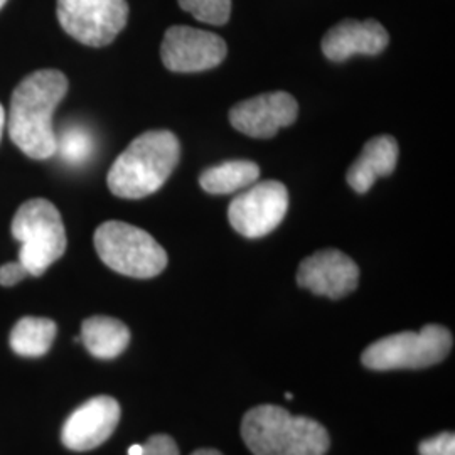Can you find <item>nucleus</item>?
<instances>
[{
	"label": "nucleus",
	"instance_id": "f257e3e1",
	"mask_svg": "<svg viewBox=\"0 0 455 455\" xmlns=\"http://www.w3.org/2000/svg\"><path fill=\"white\" fill-rule=\"evenodd\" d=\"M66 93L68 80L58 69L34 71L14 88L5 124L11 140L28 157L46 161L56 154L52 115Z\"/></svg>",
	"mask_w": 455,
	"mask_h": 455
},
{
	"label": "nucleus",
	"instance_id": "f03ea898",
	"mask_svg": "<svg viewBox=\"0 0 455 455\" xmlns=\"http://www.w3.org/2000/svg\"><path fill=\"white\" fill-rule=\"evenodd\" d=\"M180 144L169 131H148L133 139L112 164L107 184L116 197L142 199L157 193L180 163Z\"/></svg>",
	"mask_w": 455,
	"mask_h": 455
},
{
	"label": "nucleus",
	"instance_id": "7ed1b4c3",
	"mask_svg": "<svg viewBox=\"0 0 455 455\" xmlns=\"http://www.w3.org/2000/svg\"><path fill=\"white\" fill-rule=\"evenodd\" d=\"M242 437L253 455H325L331 445L321 423L276 405L251 408L243 417Z\"/></svg>",
	"mask_w": 455,
	"mask_h": 455
},
{
	"label": "nucleus",
	"instance_id": "20e7f679",
	"mask_svg": "<svg viewBox=\"0 0 455 455\" xmlns=\"http://www.w3.org/2000/svg\"><path fill=\"white\" fill-rule=\"evenodd\" d=\"M11 231L20 243L19 261L29 275H43L66 251L63 218L48 199L26 201L14 214Z\"/></svg>",
	"mask_w": 455,
	"mask_h": 455
},
{
	"label": "nucleus",
	"instance_id": "39448f33",
	"mask_svg": "<svg viewBox=\"0 0 455 455\" xmlns=\"http://www.w3.org/2000/svg\"><path fill=\"white\" fill-rule=\"evenodd\" d=\"M98 257L122 275L152 278L167 267V253L144 229L124 221H105L93 236Z\"/></svg>",
	"mask_w": 455,
	"mask_h": 455
},
{
	"label": "nucleus",
	"instance_id": "423d86ee",
	"mask_svg": "<svg viewBox=\"0 0 455 455\" xmlns=\"http://www.w3.org/2000/svg\"><path fill=\"white\" fill-rule=\"evenodd\" d=\"M452 346L454 338L447 327L428 324L419 332L405 331L373 342L364 349L361 361L374 371L420 370L443 361Z\"/></svg>",
	"mask_w": 455,
	"mask_h": 455
},
{
	"label": "nucleus",
	"instance_id": "0eeeda50",
	"mask_svg": "<svg viewBox=\"0 0 455 455\" xmlns=\"http://www.w3.org/2000/svg\"><path fill=\"white\" fill-rule=\"evenodd\" d=\"M65 33L90 48L108 46L127 26V0H58Z\"/></svg>",
	"mask_w": 455,
	"mask_h": 455
},
{
	"label": "nucleus",
	"instance_id": "6e6552de",
	"mask_svg": "<svg viewBox=\"0 0 455 455\" xmlns=\"http://www.w3.org/2000/svg\"><path fill=\"white\" fill-rule=\"evenodd\" d=\"M289 210V191L280 180H263L236 196L228 210L229 225L246 238L272 233Z\"/></svg>",
	"mask_w": 455,
	"mask_h": 455
},
{
	"label": "nucleus",
	"instance_id": "1a4fd4ad",
	"mask_svg": "<svg viewBox=\"0 0 455 455\" xmlns=\"http://www.w3.org/2000/svg\"><path fill=\"white\" fill-rule=\"evenodd\" d=\"M228 46L223 37L189 26H172L164 34L161 58L169 71L197 73L221 65Z\"/></svg>",
	"mask_w": 455,
	"mask_h": 455
},
{
	"label": "nucleus",
	"instance_id": "9d476101",
	"mask_svg": "<svg viewBox=\"0 0 455 455\" xmlns=\"http://www.w3.org/2000/svg\"><path fill=\"white\" fill-rule=\"evenodd\" d=\"M297 100L287 92H274L243 100L229 110L233 129L253 139H272L297 120Z\"/></svg>",
	"mask_w": 455,
	"mask_h": 455
},
{
	"label": "nucleus",
	"instance_id": "9b49d317",
	"mask_svg": "<svg viewBox=\"0 0 455 455\" xmlns=\"http://www.w3.org/2000/svg\"><path fill=\"white\" fill-rule=\"evenodd\" d=\"M359 268L339 250H321L300 261L297 283L315 295L342 299L356 291Z\"/></svg>",
	"mask_w": 455,
	"mask_h": 455
},
{
	"label": "nucleus",
	"instance_id": "f8f14e48",
	"mask_svg": "<svg viewBox=\"0 0 455 455\" xmlns=\"http://www.w3.org/2000/svg\"><path fill=\"white\" fill-rule=\"evenodd\" d=\"M120 405L112 396H95L76 408L61 430V442L69 451L86 452L112 437L120 422Z\"/></svg>",
	"mask_w": 455,
	"mask_h": 455
},
{
	"label": "nucleus",
	"instance_id": "ddd939ff",
	"mask_svg": "<svg viewBox=\"0 0 455 455\" xmlns=\"http://www.w3.org/2000/svg\"><path fill=\"white\" fill-rule=\"evenodd\" d=\"M388 43L390 34L378 20L346 19L324 34L323 52L327 60L342 63L355 54L376 56L387 49Z\"/></svg>",
	"mask_w": 455,
	"mask_h": 455
},
{
	"label": "nucleus",
	"instance_id": "4468645a",
	"mask_svg": "<svg viewBox=\"0 0 455 455\" xmlns=\"http://www.w3.org/2000/svg\"><path fill=\"white\" fill-rule=\"evenodd\" d=\"M398 163V142L390 135H379L368 140L358 159L347 171V184L358 195H364L379 178H387Z\"/></svg>",
	"mask_w": 455,
	"mask_h": 455
},
{
	"label": "nucleus",
	"instance_id": "2eb2a0df",
	"mask_svg": "<svg viewBox=\"0 0 455 455\" xmlns=\"http://www.w3.org/2000/svg\"><path fill=\"white\" fill-rule=\"evenodd\" d=\"M80 338L92 356L115 359L127 349L131 342V331L118 319L93 315L83 323Z\"/></svg>",
	"mask_w": 455,
	"mask_h": 455
},
{
	"label": "nucleus",
	"instance_id": "dca6fc26",
	"mask_svg": "<svg viewBox=\"0 0 455 455\" xmlns=\"http://www.w3.org/2000/svg\"><path fill=\"white\" fill-rule=\"evenodd\" d=\"M259 178V164L251 161H227L203 171L199 176V184L210 195H231L250 188Z\"/></svg>",
	"mask_w": 455,
	"mask_h": 455
},
{
	"label": "nucleus",
	"instance_id": "f3484780",
	"mask_svg": "<svg viewBox=\"0 0 455 455\" xmlns=\"http://www.w3.org/2000/svg\"><path fill=\"white\" fill-rule=\"evenodd\" d=\"M58 327L46 317H22L11 332L12 351L24 358H41L48 353Z\"/></svg>",
	"mask_w": 455,
	"mask_h": 455
},
{
	"label": "nucleus",
	"instance_id": "a211bd4d",
	"mask_svg": "<svg viewBox=\"0 0 455 455\" xmlns=\"http://www.w3.org/2000/svg\"><path fill=\"white\" fill-rule=\"evenodd\" d=\"M95 152V137L84 125L68 124L56 133V154L65 163L82 165L92 159Z\"/></svg>",
	"mask_w": 455,
	"mask_h": 455
},
{
	"label": "nucleus",
	"instance_id": "6ab92c4d",
	"mask_svg": "<svg viewBox=\"0 0 455 455\" xmlns=\"http://www.w3.org/2000/svg\"><path fill=\"white\" fill-rule=\"evenodd\" d=\"M180 9L189 12L199 22L212 26L227 24L231 14V0H178Z\"/></svg>",
	"mask_w": 455,
	"mask_h": 455
},
{
	"label": "nucleus",
	"instance_id": "aec40b11",
	"mask_svg": "<svg viewBox=\"0 0 455 455\" xmlns=\"http://www.w3.org/2000/svg\"><path fill=\"white\" fill-rule=\"evenodd\" d=\"M420 455H455V437L452 432H443L419 445Z\"/></svg>",
	"mask_w": 455,
	"mask_h": 455
},
{
	"label": "nucleus",
	"instance_id": "412c9836",
	"mask_svg": "<svg viewBox=\"0 0 455 455\" xmlns=\"http://www.w3.org/2000/svg\"><path fill=\"white\" fill-rule=\"evenodd\" d=\"M142 455H180L178 443L169 435H152L142 443Z\"/></svg>",
	"mask_w": 455,
	"mask_h": 455
},
{
	"label": "nucleus",
	"instance_id": "4be33fe9",
	"mask_svg": "<svg viewBox=\"0 0 455 455\" xmlns=\"http://www.w3.org/2000/svg\"><path fill=\"white\" fill-rule=\"evenodd\" d=\"M29 275L20 261H9L0 267V285L12 287Z\"/></svg>",
	"mask_w": 455,
	"mask_h": 455
},
{
	"label": "nucleus",
	"instance_id": "5701e85b",
	"mask_svg": "<svg viewBox=\"0 0 455 455\" xmlns=\"http://www.w3.org/2000/svg\"><path fill=\"white\" fill-rule=\"evenodd\" d=\"M191 455H223L221 452H218V451H214V449H199V451H196Z\"/></svg>",
	"mask_w": 455,
	"mask_h": 455
},
{
	"label": "nucleus",
	"instance_id": "b1692460",
	"mask_svg": "<svg viewBox=\"0 0 455 455\" xmlns=\"http://www.w3.org/2000/svg\"><path fill=\"white\" fill-rule=\"evenodd\" d=\"M5 120H7V115H5L4 107L0 105V139H2V132H4V127H5Z\"/></svg>",
	"mask_w": 455,
	"mask_h": 455
},
{
	"label": "nucleus",
	"instance_id": "393cba45",
	"mask_svg": "<svg viewBox=\"0 0 455 455\" xmlns=\"http://www.w3.org/2000/svg\"><path fill=\"white\" fill-rule=\"evenodd\" d=\"M129 455H142V445H139V443L132 445L129 449Z\"/></svg>",
	"mask_w": 455,
	"mask_h": 455
},
{
	"label": "nucleus",
	"instance_id": "a878e982",
	"mask_svg": "<svg viewBox=\"0 0 455 455\" xmlns=\"http://www.w3.org/2000/svg\"><path fill=\"white\" fill-rule=\"evenodd\" d=\"M285 398H289V400H292V393H285Z\"/></svg>",
	"mask_w": 455,
	"mask_h": 455
},
{
	"label": "nucleus",
	"instance_id": "bb28decb",
	"mask_svg": "<svg viewBox=\"0 0 455 455\" xmlns=\"http://www.w3.org/2000/svg\"><path fill=\"white\" fill-rule=\"evenodd\" d=\"M5 2H7V0H0V9L5 5Z\"/></svg>",
	"mask_w": 455,
	"mask_h": 455
}]
</instances>
